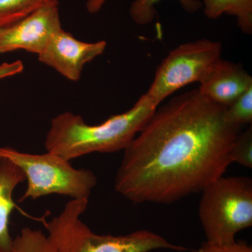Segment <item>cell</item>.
I'll return each instance as SVG.
<instances>
[{
  "instance_id": "2e32d148",
  "label": "cell",
  "mask_w": 252,
  "mask_h": 252,
  "mask_svg": "<svg viewBox=\"0 0 252 252\" xmlns=\"http://www.w3.org/2000/svg\"><path fill=\"white\" fill-rule=\"evenodd\" d=\"M231 162L252 168V126L243 132H240L230 149Z\"/></svg>"
},
{
  "instance_id": "52a82bcc",
  "label": "cell",
  "mask_w": 252,
  "mask_h": 252,
  "mask_svg": "<svg viewBox=\"0 0 252 252\" xmlns=\"http://www.w3.org/2000/svg\"><path fill=\"white\" fill-rule=\"evenodd\" d=\"M59 3L45 5L17 22L0 28V54L18 50L41 54L63 29Z\"/></svg>"
},
{
  "instance_id": "8992f818",
  "label": "cell",
  "mask_w": 252,
  "mask_h": 252,
  "mask_svg": "<svg viewBox=\"0 0 252 252\" xmlns=\"http://www.w3.org/2000/svg\"><path fill=\"white\" fill-rule=\"evenodd\" d=\"M219 41L203 39L182 44L170 51L158 68L147 97L158 105L181 88L200 82L207 71L221 59Z\"/></svg>"
},
{
  "instance_id": "8fae6325",
  "label": "cell",
  "mask_w": 252,
  "mask_h": 252,
  "mask_svg": "<svg viewBox=\"0 0 252 252\" xmlns=\"http://www.w3.org/2000/svg\"><path fill=\"white\" fill-rule=\"evenodd\" d=\"M204 14L217 19L228 14L236 18L238 26L244 34L252 33V0H203Z\"/></svg>"
},
{
  "instance_id": "7a4b0ae2",
  "label": "cell",
  "mask_w": 252,
  "mask_h": 252,
  "mask_svg": "<svg viewBox=\"0 0 252 252\" xmlns=\"http://www.w3.org/2000/svg\"><path fill=\"white\" fill-rule=\"evenodd\" d=\"M158 106L144 94L127 112L94 126L86 124L81 116L63 113L51 121L44 146L48 152L69 161L89 154L124 150Z\"/></svg>"
},
{
  "instance_id": "3957f363",
  "label": "cell",
  "mask_w": 252,
  "mask_h": 252,
  "mask_svg": "<svg viewBox=\"0 0 252 252\" xmlns=\"http://www.w3.org/2000/svg\"><path fill=\"white\" fill-rule=\"evenodd\" d=\"M89 200H71L63 211L45 222L48 237L59 252H149L159 249L185 252L187 249L169 243L149 230L124 235L94 233L81 220Z\"/></svg>"
},
{
  "instance_id": "5b68a950",
  "label": "cell",
  "mask_w": 252,
  "mask_h": 252,
  "mask_svg": "<svg viewBox=\"0 0 252 252\" xmlns=\"http://www.w3.org/2000/svg\"><path fill=\"white\" fill-rule=\"evenodd\" d=\"M0 155L19 167L26 176L27 189L22 199H37L51 194L89 200L97 179L89 169H77L69 160L50 152L32 154L11 147H0Z\"/></svg>"
},
{
  "instance_id": "30bf717a",
  "label": "cell",
  "mask_w": 252,
  "mask_h": 252,
  "mask_svg": "<svg viewBox=\"0 0 252 252\" xmlns=\"http://www.w3.org/2000/svg\"><path fill=\"white\" fill-rule=\"evenodd\" d=\"M26 180L23 170L9 159L0 155V252H11L13 240L9 219L16 207L15 189Z\"/></svg>"
},
{
  "instance_id": "277c9868",
  "label": "cell",
  "mask_w": 252,
  "mask_h": 252,
  "mask_svg": "<svg viewBox=\"0 0 252 252\" xmlns=\"http://www.w3.org/2000/svg\"><path fill=\"white\" fill-rule=\"evenodd\" d=\"M199 217L207 242L224 245L252 225V180L248 177H222L202 190Z\"/></svg>"
},
{
  "instance_id": "ba28073f",
  "label": "cell",
  "mask_w": 252,
  "mask_h": 252,
  "mask_svg": "<svg viewBox=\"0 0 252 252\" xmlns=\"http://www.w3.org/2000/svg\"><path fill=\"white\" fill-rule=\"evenodd\" d=\"M106 47V41L84 42L62 29L53 36L39 55V61L69 80L77 81L80 79L86 63L103 54Z\"/></svg>"
},
{
  "instance_id": "5bb4252c",
  "label": "cell",
  "mask_w": 252,
  "mask_h": 252,
  "mask_svg": "<svg viewBox=\"0 0 252 252\" xmlns=\"http://www.w3.org/2000/svg\"><path fill=\"white\" fill-rule=\"evenodd\" d=\"M11 252H59L48 235L39 230L24 228L13 240Z\"/></svg>"
},
{
  "instance_id": "9a60e30c",
  "label": "cell",
  "mask_w": 252,
  "mask_h": 252,
  "mask_svg": "<svg viewBox=\"0 0 252 252\" xmlns=\"http://www.w3.org/2000/svg\"><path fill=\"white\" fill-rule=\"evenodd\" d=\"M225 119L231 125L241 127L252 122V87L226 107Z\"/></svg>"
},
{
  "instance_id": "9c48e42d",
  "label": "cell",
  "mask_w": 252,
  "mask_h": 252,
  "mask_svg": "<svg viewBox=\"0 0 252 252\" xmlns=\"http://www.w3.org/2000/svg\"><path fill=\"white\" fill-rule=\"evenodd\" d=\"M200 83L198 89L203 95L227 107L252 87V78L240 64L220 59Z\"/></svg>"
},
{
  "instance_id": "e0dca14e",
  "label": "cell",
  "mask_w": 252,
  "mask_h": 252,
  "mask_svg": "<svg viewBox=\"0 0 252 252\" xmlns=\"http://www.w3.org/2000/svg\"><path fill=\"white\" fill-rule=\"evenodd\" d=\"M192 252H252L251 246L243 242H233L224 245L212 244L205 242L201 246Z\"/></svg>"
},
{
  "instance_id": "ac0fdd59",
  "label": "cell",
  "mask_w": 252,
  "mask_h": 252,
  "mask_svg": "<svg viewBox=\"0 0 252 252\" xmlns=\"http://www.w3.org/2000/svg\"><path fill=\"white\" fill-rule=\"evenodd\" d=\"M23 69H24V65L21 61L2 63L0 64V79L12 77L19 74L23 72Z\"/></svg>"
},
{
  "instance_id": "4fadbf2b",
  "label": "cell",
  "mask_w": 252,
  "mask_h": 252,
  "mask_svg": "<svg viewBox=\"0 0 252 252\" xmlns=\"http://www.w3.org/2000/svg\"><path fill=\"white\" fill-rule=\"evenodd\" d=\"M52 3H59V0H0V28L17 22Z\"/></svg>"
},
{
  "instance_id": "6da1fadb",
  "label": "cell",
  "mask_w": 252,
  "mask_h": 252,
  "mask_svg": "<svg viewBox=\"0 0 252 252\" xmlns=\"http://www.w3.org/2000/svg\"><path fill=\"white\" fill-rule=\"evenodd\" d=\"M195 89L157 109L124 149L116 191L135 203L170 204L202 192L232 163L240 127Z\"/></svg>"
},
{
  "instance_id": "7c38bea8",
  "label": "cell",
  "mask_w": 252,
  "mask_h": 252,
  "mask_svg": "<svg viewBox=\"0 0 252 252\" xmlns=\"http://www.w3.org/2000/svg\"><path fill=\"white\" fill-rule=\"evenodd\" d=\"M107 0H89L86 8L91 14L98 12ZM160 0H135L131 4V18L139 25L152 23L157 16L156 5ZM181 6L189 13H195L201 9L203 3L200 0H178Z\"/></svg>"
}]
</instances>
